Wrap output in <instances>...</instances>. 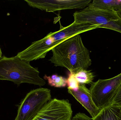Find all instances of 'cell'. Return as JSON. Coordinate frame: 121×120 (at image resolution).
Instances as JSON below:
<instances>
[{
	"instance_id": "1",
	"label": "cell",
	"mask_w": 121,
	"mask_h": 120,
	"mask_svg": "<svg viewBox=\"0 0 121 120\" xmlns=\"http://www.w3.org/2000/svg\"><path fill=\"white\" fill-rule=\"evenodd\" d=\"M51 51L52 56L49 61L55 66L67 68L70 73L87 70L92 64L89 51L84 45L80 35L62 42Z\"/></svg>"
},
{
	"instance_id": "2",
	"label": "cell",
	"mask_w": 121,
	"mask_h": 120,
	"mask_svg": "<svg viewBox=\"0 0 121 120\" xmlns=\"http://www.w3.org/2000/svg\"><path fill=\"white\" fill-rule=\"evenodd\" d=\"M38 69L32 67L30 62L25 61L17 56L0 58V80H7L19 86L28 83L41 87L46 81L39 76Z\"/></svg>"
},
{
	"instance_id": "3",
	"label": "cell",
	"mask_w": 121,
	"mask_h": 120,
	"mask_svg": "<svg viewBox=\"0 0 121 120\" xmlns=\"http://www.w3.org/2000/svg\"><path fill=\"white\" fill-rule=\"evenodd\" d=\"M52 99L51 91L47 88L33 89L26 94L18 106L14 120H32Z\"/></svg>"
},
{
	"instance_id": "4",
	"label": "cell",
	"mask_w": 121,
	"mask_h": 120,
	"mask_svg": "<svg viewBox=\"0 0 121 120\" xmlns=\"http://www.w3.org/2000/svg\"><path fill=\"white\" fill-rule=\"evenodd\" d=\"M121 85V73L107 79H99L91 85L89 90L92 100L100 110L111 105Z\"/></svg>"
},
{
	"instance_id": "5",
	"label": "cell",
	"mask_w": 121,
	"mask_h": 120,
	"mask_svg": "<svg viewBox=\"0 0 121 120\" xmlns=\"http://www.w3.org/2000/svg\"><path fill=\"white\" fill-rule=\"evenodd\" d=\"M72 105L68 100L52 99L32 120H72Z\"/></svg>"
},
{
	"instance_id": "6",
	"label": "cell",
	"mask_w": 121,
	"mask_h": 120,
	"mask_svg": "<svg viewBox=\"0 0 121 120\" xmlns=\"http://www.w3.org/2000/svg\"><path fill=\"white\" fill-rule=\"evenodd\" d=\"M73 16L75 22L99 25V28L110 21L120 19L116 11L96 9L89 6L80 11L75 12Z\"/></svg>"
},
{
	"instance_id": "7",
	"label": "cell",
	"mask_w": 121,
	"mask_h": 120,
	"mask_svg": "<svg viewBox=\"0 0 121 120\" xmlns=\"http://www.w3.org/2000/svg\"><path fill=\"white\" fill-rule=\"evenodd\" d=\"M60 43L55 41L48 34L43 39L32 42L25 50L18 53L16 56L21 60L28 62L43 59L45 58L49 51Z\"/></svg>"
},
{
	"instance_id": "8",
	"label": "cell",
	"mask_w": 121,
	"mask_h": 120,
	"mask_svg": "<svg viewBox=\"0 0 121 120\" xmlns=\"http://www.w3.org/2000/svg\"><path fill=\"white\" fill-rule=\"evenodd\" d=\"M30 7L47 12L67 9H84L91 0H25Z\"/></svg>"
},
{
	"instance_id": "9",
	"label": "cell",
	"mask_w": 121,
	"mask_h": 120,
	"mask_svg": "<svg viewBox=\"0 0 121 120\" xmlns=\"http://www.w3.org/2000/svg\"><path fill=\"white\" fill-rule=\"evenodd\" d=\"M59 30L55 32L49 33L55 41L62 42L81 33L95 29L99 28V25H92L88 23H80L73 22L66 27H63L60 24Z\"/></svg>"
},
{
	"instance_id": "10",
	"label": "cell",
	"mask_w": 121,
	"mask_h": 120,
	"mask_svg": "<svg viewBox=\"0 0 121 120\" xmlns=\"http://www.w3.org/2000/svg\"><path fill=\"white\" fill-rule=\"evenodd\" d=\"M68 92L72 95L89 113L94 118L99 113L101 110L97 107L92 100L89 89L85 85L80 84L77 91L68 89Z\"/></svg>"
},
{
	"instance_id": "11",
	"label": "cell",
	"mask_w": 121,
	"mask_h": 120,
	"mask_svg": "<svg viewBox=\"0 0 121 120\" xmlns=\"http://www.w3.org/2000/svg\"><path fill=\"white\" fill-rule=\"evenodd\" d=\"M92 120H121V107L110 105L100 111Z\"/></svg>"
},
{
	"instance_id": "12",
	"label": "cell",
	"mask_w": 121,
	"mask_h": 120,
	"mask_svg": "<svg viewBox=\"0 0 121 120\" xmlns=\"http://www.w3.org/2000/svg\"><path fill=\"white\" fill-rule=\"evenodd\" d=\"M88 6L96 9L117 12L121 10V0H94Z\"/></svg>"
},
{
	"instance_id": "13",
	"label": "cell",
	"mask_w": 121,
	"mask_h": 120,
	"mask_svg": "<svg viewBox=\"0 0 121 120\" xmlns=\"http://www.w3.org/2000/svg\"><path fill=\"white\" fill-rule=\"evenodd\" d=\"M79 84H90L93 83L95 77L94 73L91 70H81L73 74Z\"/></svg>"
},
{
	"instance_id": "14",
	"label": "cell",
	"mask_w": 121,
	"mask_h": 120,
	"mask_svg": "<svg viewBox=\"0 0 121 120\" xmlns=\"http://www.w3.org/2000/svg\"><path fill=\"white\" fill-rule=\"evenodd\" d=\"M45 80H47L49 85L52 87L57 88L65 87L67 85V79L57 74L48 76L45 75Z\"/></svg>"
},
{
	"instance_id": "15",
	"label": "cell",
	"mask_w": 121,
	"mask_h": 120,
	"mask_svg": "<svg viewBox=\"0 0 121 120\" xmlns=\"http://www.w3.org/2000/svg\"><path fill=\"white\" fill-rule=\"evenodd\" d=\"M101 28L109 29L121 33V19L110 21L102 25Z\"/></svg>"
},
{
	"instance_id": "16",
	"label": "cell",
	"mask_w": 121,
	"mask_h": 120,
	"mask_svg": "<svg viewBox=\"0 0 121 120\" xmlns=\"http://www.w3.org/2000/svg\"><path fill=\"white\" fill-rule=\"evenodd\" d=\"M67 84L68 89L74 91H77L80 85L75 77L74 74L71 73H70L67 79Z\"/></svg>"
},
{
	"instance_id": "17",
	"label": "cell",
	"mask_w": 121,
	"mask_h": 120,
	"mask_svg": "<svg viewBox=\"0 0 121 120\" xmlns=\"http://www.w3.org/2000/svg\"><path fill=\"white\" fill-rule=\"evenodd\" d=\"M111 105L121 107V85L118 89Z\"/></svg>"
},
{
	"instance_id": "18",
	"label": "cell",
	"mask_w": 121,
	"mask_h": 120,
	"mask_svg": "<svg viewBox=\"0 0 121 120\" xmlns=\"http://www.w3.org/2000/svg\"><path fill=\"white\" fill-rule=\"evenodd\" d=\"M72 120H92V119L85 113L79 112L77 113L72 118Z\"/></svg>"
},
{
	"instance_id": "19",
	"label": "cell",
	"mask_w": 121,
	"mask_h": 120,
	"mask_svg": "<svg viewBox=\"0 0 121 120\" xmlns=\"http://www.w3.org/2000/svg\"><path fill=\"white\" fill-rule=\"evenodd\" d=\"M117 13V15L119 17V18L121 19V10L119 11H117L116 12Z\"/></svg>"
},
{
	"instance_id": "20",
	"label": "cell",
	"mask_w": 121,
	"mask_h": 120,
	"mask_svg": "<svg viewBox=\"0 0 121 120\" xmlns=\"http://www.w3.org/2000/svg\"><path fill=\"white\" fill-rule=\"evenodd\" d=\"M2 57V52L1 49L0 47V58H1Z\"/></svg>"
}]
</instances>
